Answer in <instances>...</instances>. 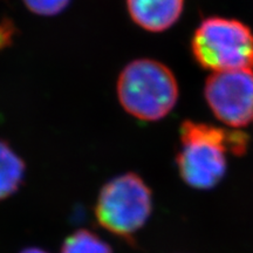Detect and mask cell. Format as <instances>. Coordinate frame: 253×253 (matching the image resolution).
Instances as JSON below:
<instances>
[{
    "instance_id": "1",
    "label": "cell",
    "mask_w": 253,
    "mask_h": 253,
    "mask_svg": "<svg viewBox=\"0 0 253 253\" xmlns=\"http://www.w3.org/2000/svg\"><path fill=\"white\" fill-rule=\"evenodd\" d=\"M248 143V136L242 131L185 121L177 155L179 175L192 188H213L225 175L227 155H243Z\"/></svg>"
},
{
    "instance_id": "2",
    "label": "cell",
    "mask_w": 253,
    "mask_h": 253,
    "mask_svg": "<svg viewBox=\"0 0 253 253\" xmlns=\"http://www.w3.org/2000/svg\"><path fill=\"white\" fill-rule=\"evenodd\" d=\"M118 97L126 113L142 121H158L178 100V84L172 72L151 59H137L122 69Z\"/></svg>"
},
{
    "instance_id": "3",
    "label": "cell",
    "mask_w": 253,
    "mask_h": 253,
    "mask_svg": "<svg viewBox=\"0 0 253 253\" xmlns=\"http://www.w3.org/2000/svg\"><path fill=\"white\" fill-rule=\"evenodd\" d=\"M196 61L212 73L253 69V32L236 19L208 18L195 31Z\"/></svg>"
},
{
    "instance_id": "4",
    "label": "cell",
    "mask_w": 253,
    "mask_h": 253,
    "mask_svg": "<svg viewBox=\"0 0 253 253\" xmlns=\"http://www.w3.org/2000/svg\"><path fill=\"white\" fill-rule=\"evenodd\" d=\"M153 197L140 176L128 172L115 177L101 190L95 208L100 225L120 237L135 235L148 220Z\"/></svg>"
},
{
    "instance_id": "5",
    "label": "cell",
    "mask_w": 253,
    "mask_h": 253,
    "mask_svg": "<svg viewBox=\"0 0 253 253\" xmlns=\"http://www.w3.org/2000/svg\"><path fill=\"white\" fill-rule=\"evenodd\" d=\"M204 95L219 121L232 128L248 126L253 120V69L212 73Z\"/></svg>"
},
{
    "instance_id": "6",
    "label": "cell",
    "mask_w": 253,
    "mask_h": 253,
    "mask_svg": "<svg viewBox=\"0 0 253 253\" xmlns=\"http://www.w3.org/2000/svg\"><path fill=\"white\" fill-rule=\"evenodd\" d=\"M183 7L184 0H126L132 21L149 32H162L173 26Z\"/></svg>"
},
{
    "instance_id": "7",
    "label": "cell",
    "mask_w": 253,
    "mask_h": 253,
    "mask_svg": "<svg viewBox=\"0 0 253 253\" xmlns=\"http://www.w3.org/2000/svg\"><path fill=\"white\" fill-rule=\"evenodd\" d=\"M25 164L9 145L0 141V199L17 191L24 178Z\"/></svg>"
},
{
    "instance_id": "8",
    "label": "cell",
    "mask_w": 253,
    "mask_h": 253,
    "mask_svg": "<svg viewBox=\"0 0 253 253\" xmlns=\"http://www.w3.org/2000/svg\"><path fill=\"white\" fill-rule=\"evenodd\" d=\"M61 253H112V249L95 233L79 230L65 240Z\"/></svg>"
},
{
    "instance_id": "9",
    "label": "cell",
    "mask_w": 253,
    "mask_h": 253,
    "mask_svg": "<svg viewBox=\"0 0 253 253\" xmlns=\"http://www.w3.org/2000/svg\"><path fill=\"white\" fill-rule=\"evenodd\" d=\"M26 7L33 13L52 17L56 15L67 7L71 0H23Z\"/></svg>"
},
{
    "instance_id": "10",
    "label": "cell",
    "mask_w": 253,
    "mask_h": 253,
    "mask_svg": "<svg viewBox=\"0 0 253 253\" xmlns=\"http://www.w3.org/2000/svg\"><path fill=\"white\" fill-rule=\"evenodd\" d=\"M14 34V26L9 21L0 24V49L7 47L11 43Z\"/></svg>"
},
{
    "instance_id": "11",
    "label": "cell",
    "mask_w": 253,
    "mask_h": 253,
    "mask_svg": "<svg viewBox=\"0 0 253 253\" xmlns=\"http://www.w3.org/2000/svg\"><path fill=\"white\" fill-rule=\"evenodd\" d=\"M20 253H48V252L43 251V250L38 249V248H30V249L24 250V251H21Z\"/></svg>"
}]
</instances>
